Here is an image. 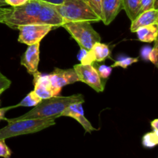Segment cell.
Wrapping results in <instances>:
<instances>
[{
	"label": "cell",
	"mask_w": 158,
	"mask_h": 158,
	"mask_svg": "<svg viewBox=\"0 0 158 158\" xmlns=\"http://www.w3.org/2000/svg\"><path fill=\"white\" fill-rule=\"evenodd\" d=\"M84 97L80 94H73L68 97H59L54 96L51 98L42 100L40 103L34 106L33 109L29 110L26 114L12 119H7L5 117L4 120L7 122H13L20 120L36 118H49L60 117L61 113L69 105L76 103H84Z\"/></svg>",
	"instance_id": "1"
},
{
	"label": "cell",
	"mask_w": 158,
	"mask_h": 158,
	"mask_svg": "<svg viewBox=\"0 0 158 158\" xmlns=\"http://www.w3.org/2000/svg\"><path fill=\"white\" fill-rule=\"evenodd\" d=\"M40 43L28 46L27 49L21 56L22 66L26 67L27 72L32 75L38 71L40 63Z\"/></svg>",
	"instance_id": "12"
},
{
	"label": "cell",
	"mask_w": 158,
	"mask_h": 158,
	"mask_svg": "<svg viewBox=\"0 0 158 158\" xmlns=\"http://www.w3.org/2000/svg\"><path fill=\"white\" fill-rule=\"evenodd\" d=\"M151 125L153 128V131H158V120L157 119H155V120H152L151 123Z\"/></svg>",
	"instance_id": "32"
},
{
	"label": "cell",
	"mask_w": 158,
	"mask_h": 158,
	"mask_svg": "<svg viewBox=\"0 0 158 158\" xmlns=\"http://www.w3.org/2000/svg\"><path fill=\"white\" fill-rule=\"evenodd\" d=\"M148 60L151 62L156 67L158 66V47H157V40L154 41V47L151 49V52L148 54Z\"/></svg>",
	"instance_id": "22"
},
{
	"label": "cell",
	"mask_w": 158,
	"mask_h": 158,
	"mask_svg": "<svg viewBox=\"0 0 158 158\" xmlns=\"http://www.w3.org/2000/svg\"><path fill=\"white\" fill-rule=\"evenodd\" d=\"M60 117H68L73 118L77 120L83 127L86 133H91L97 131L90 123V122L86 118L84 115V110L83 108V103H76L68 106L60 114Z\"/></svg>",
	"instance_id": "11"
},
{
	"label": "cell",
	"mask_w": 158,
	"mask_h": 158,
	"mask_svg": "<svg viewBox=\"0 0 158 158\" xmlns=\"http://www.w3.org/2000/svg\"><path fill=\"white\" fill-rule=\"evenodd\" d=\"M41 101L42 99L39 97L38 95L32 90L19 103L15 105V106L16 107L18 106H35Z\"/></svg>",
	"instance_id": "18"
},
{
	"label": "cell",
	"mask_w": 158,
	"mask_h": 158,
	"mask_svg": "<svg viewBox=\"0 0 158 158\" xmlns=\"http://www.w3.org/2000/svg\"><path fill=\"white\" fill-rule=\"evenodd\" d=\"M29 1V0H4V2L6 6H10L14 8L23 6Z\"/></svg>",
	"instance_id": "27"
},
{
	"label": "cell",
	"mask_w": 158,
	"mask_h": 158,
	"mask_svg": "<svg viewBox=\"0 0 158 158\" xmlns=\"http://www.w3.org/2000/svg\"><path fill=\"white\" fill-rule=\"evenodd\" d=\"M142 143L144 148H152L158 143V131H151L147 133L142 139Z\"/></svg>",
	"instance_id": "19"
},
{
	"label": "cell",
	"mask_w": 158,
	"mask_h": 158,
	"mask_svg": "<svg viewBox=\"0 0 158 158\" xmlns=\"http://www.w3.org/2000/svg\"><path fill=\"white\" fill-rule=\"evenodd\" d=\"M158 23V10L157 9H151L139 14L132 21L131 26V31L136 32L140 27Z\"/></svg>",
	"instance_id": "15"
},
{
	"label": "cell",
	"mask_w": 158,
	"mask_h": 158,
	"mask_svg": "<svg viewBox=\"0 0 158 158\" xmlns=\"http://www.w3.org/2000/svg\"><path fill=\"white\" fill-rule=\"evenodd\" d=\"M40 1L43 2L48 3L50 5H60L63 3L64 0H40Z\"/></svg>",
	"instance_id": "31"
},
{
	"label": "cell",
	"mask_w": 158,
	"mask_h": 158,
	"mask_svg": "<svg viewBox=\"0 0 158 158\" xmlns=\"http://www.w3.org/2000/svg\"><path fill=\"white\" fill-rule=\"evenodd\" d=\"M56 118H36L8 122L7 126L0 129V140H6L20 135L34 134L56 124Z\"/></svg>",
	"instance_id": "3"
},
{
	"label": "cell",
	"mask_w": 158,
	"mask_h": 158,
	"mask_svg": "<svg viewBox=\"0 0 158 158\" xmlns=\"http://www.w3.org/2000/svg\"><path fill=\"white\" fill-rule=\"evenodd\" d=\"M121 9H123V0H103L101 21L108 26L115 19Z\"/></svg>",
	"instance_id": "14"
},
{
	"label": "cell",
	"mask_w": 158,
	"mask_h": 158,
	"mask_svg": "<svg viewBox=\"0 0 158 158\" xmlns=\"http://www.w3.org/2000/svg\"><path fill=\"white\" fill-rule=\"evenodd\" d=\"M89 4L94 9V12L99 15L100 19L102 20V10H101V5L103 0H87Z\"/></svg>",
	"instance_id": "25"
},
{
	"label": "cell",
	"mask_w": 158,
	"mask_h": 158,
	"mask_svg": "<svg viewBox=\"0 0 158 158\" xmlns=\"http://www.w3.org/2000/svg\"><path fill=\"white\" fill-rule=\"evenodd\" d=\"M16 107L15 106H7V107L5 108H0V120H4L5 119V114L7 110H9V109H12V108Z\"/></svg>",
	"instance_id": "29"
},
{
	"label": "cell",
	"mask_w": 158,
	"mask_h": 158,
	"mask_svg": "<svg viewBox=\"0 0 158 158\" xmlns=\"http://www.w3.org/2000/svg\"><path fill=\"white\" fill-rule=\"evenodd\" d=\"M49 77L55 96L60 94L63 86L79 81V78L73 68L66 69L55 68Z\"/></svg>",
	"instance_id": "8"
},
{
	"label": "cell",
	"mask_w": 158,
	"mask_h": 158,
	"mask_svg": "<svg viewBox=\"0 0 158 158\" xmlns=\"http://www.w3.org/2000/svg\"><path fill=\"white\" fill-rule=\"evenodd\" d=\"M11 82L10 80L7 78L5 75H3L0 71V89H5L6 90L9 89L11 86Z\"/></svg>",
	"instance_id": "26"
},
{
	"label": "cell",
	"mask_w": 158,
	"mask_h": 158,
	"mask_svg": "<svg viewBox=\"0 0 158 158\" xmlns=\"http://www.w3.org/2000/svg\"><path fill=\"white\" fill-rule=\"evenodd\" d=\"M139 58L138 57H124V58H121L120 60H117L114 62L113 65H111V67H121L123 69H127L128 66L134 64V63H137L138 62Z\"/></svg>",
	"instance_id": "20"
},
{
	"label": "cell",
	"mask_w": 158,
	"mask_h": 158,
	"mask_svg": "<svg viewBox=\"0 0 158 158\" xmlns=\"http://www.w3.org/2000/svg\"><path fill=\"white\" fill-rule=\"evenodd\" d=\"M6 140H0V157L10 158L12 151L6 145Z\"/></svg>",
	"instance_id": "24"
},
{
	"label": "cell",
	"mask_w": 158,
	"mask_h": 158,
	"mask_svg": "<svg viewBox=\"0 0 158 158\" xmlns=\"http://www.w3.org/2000/svg\"><path fill=\"white\" fill-rule=\"evenodd\" d=\"M54 29L53 26L49 25L28 24L19 26V30L18 41L27 46L40 43L41 40Z\"/></svg>",
	"instance_id": "6"
},
{
	"label": "cell",
	"mask_w": 158,
	"mask_h": 158,
	"mask_svg": "<svg viewBox=\"0 0 158 158\" xmlns=\"http://www.w3.org/2000/svg\"><path fill=\"white\" fill-rule=\"evenodd\" d=\"M34 77V92L38 95L42 100L51 98L54 97L53 89L51 86L49 75H43L39 71L32 74Z\"/></svg>",
	"instance_id": "13"
},
{
	"label": "cell",
	"mask_w": 158,
	"mask_h": 158,
	"mask_svg": "<svg viewBox=\"0 0 158 158\" xmlns=\"http://www.w3.org/2000/svg\"><path fill=\"white\" fill-rule=\"evenodd\" d=\"M137 38L143 43H153L157 39L158 27L157 24L140 27L136 31Z\"/></svg>",
	"instance_id": "16"
},
{
	"label": "cell",
	"mask_w": 158,
	"mask_h": 158,
	"mask_svg": "<svg viewBox=\"0 0 158 158\" xmlns=\"http://www.w3.org/2000/svg\"><path fill=\"white\" fill-rule=\"evenodd\" d=\"M151 47H149V46H147V47H143V49H142L141 55H142V56H143V58L144 59V60H148V54H149V52H151Z\"/></svg>",
	"instance_id": "30"
},
{
	"label": "cell",
	"mask_w": 158,
	"mask_h": 158,
	"mask_svg": "<svg viewBox=\"0 0 158 158\" xmlns=\"http://www.w3.org/2000/svg\"><path fill=\"white\" fill-rule=\"evenodd\" d=\"M157 0H140V13L151 9H157Z\"/></svg>",
	"instance_id": "21"
},
{
	"label": "cell",
	"mask_w": 158,
	"mask_h": 158,
	"mask_svg": "<svg viewBox=\"0 0 158 158\" xmlns=\"http://www.w3.org/2000/svg\"><path fill=\"white\" fill-rule=\"evenodd\" d=\"M35 24L49 25L54 28H58L64 25L65 21L52 5L44 2Z\"/></svg>",
	"instance_id": "10"
},
{
	"label": "cell",
	"mask_w": 158,
	"mask_h": 158,
	"mask_svg": "<svg viewBox=\"0 0 158 158\" xmlns=\"http://www.w3.org/2000/svg\"><path fill=\"white\" fill-rule=\"evenodd\" d=\"M5 91V89H0V96L2 95V94L3 92H4Z\"/></svg>",
	"instance_id": "34"
},
{
	"label": "cell",
	"mask_w": 158,
	"mask_h": 158,
	"mask_svg": "<svg viewBox=\"0 0 158 158\" xmlns=\"http://www.w3.org/2000/svg\"><path fill=\"white\" fill-rule=\"evenodd\" d=\"M112 69L113 68L111 66H106V65H100V66H99L98 69H97V70L100 78L107 79L109 78L111 73H112Z\"/></svg>",
	"instance_id": "23"
},
{
	"label": "cell",
	"mask_w": 158,
	"mask_h": 158,
	"mask_svg": "<svg viewBox=\"0 0 158 158\" xmlns=\"http://www.w3.org/2000/svg\"><path fill=\"white\" fill-rule=\"evenodd\" d=\"M65 23L74 22L97 23L101 21L87 0H64L60 5H52Z\"/></svg>",
	"instance_id": "2"
},
{
	"label": "cell",
	"mask_w": 158,
	"mask_h": 158,
	"mask_svg": "<svg viewBox=\"0 0 158 158\" xmlns=\"http://www.w3.org/2000/svg\"><path fill=\"white\" fill-rule=\"evenodd\" d=\"M12 8H6L4 6H0V23H2L6 17L10 13Z\"/></svg>",
	"instance_id": "28"
},
{
	"label": "cell",
	"mask_w": 158,
	"mask_h": 158,
	"mask_svg": "<svg viewBox=\"0 0 158 158\" xmlns=\"http://www.w3.org/2000/svg\"><path fill=\"white\" fill-rule=\"evenodd\" d=\"M6 6L4 2V0H0V6Z\"/></svg>",
	"instance_id": "33"
},
{
	"label": "cell",
	"mask_w": 158,
	"mask_h": 158,
	"mask_svg": "<svg viewBox=\"0 0 158 158\" xmlns=\"http://www.w3.org/2000/svg\"><path fill=\"white\" fill-rule=\"evenodd\" d=\"M62 26L76 40L81 49L89 50L96 43L101 41L100 34L93 28L89 22L67 23Z\"/></svg>",
	"instance_id": "5"
},
{
	"label": "cell",
	"mask_w": 158,
	"mask_h": 158,
	"mask_svg": "<svg viewBox=\"0 0 158 158\" xmlns=\"http://www.w3.org/2000/svg\"><path fill=\"white\" fill-rule=\"evenodd\" d=\"M110 56V49L109 46L100 42L96 43L89 50L81 49L80 60L81 64L89 65L94 63H101Z\"/></svg>",
	"instance_id": "9"
},
{
	"label": "cell",
	"mask_w": 158,
	"mask_h": 158,
	"mask_svg": "<svg viewBox=\"0 0 158 158\" xmlns=\"http://www.w3.org/2000/svg\"><path fill=\"white\" fill-rule=\"evenodd\" d=\"M123 9L133 21L140 13V0H123Z\"/></svg>",
	"instance_id": "17"
},
{
	"label": "cell",
	"mask_w": 158,
	"mask_h": 158,
	"mask_svg": "<svg viewBox=\"0 0 158 158\" xmlns=\"http://www.w3.org/2000/svg\"><path fill=\"white\" fill-rule=\"evenodd\" d=\"M73 69L79 78V81L86 83L96 92L101 93L104 90V83L99 76L97 68L93 64H77Z\"/></svg>",
	"instance_id": "7"
},
{
	"label": "cell",
	"mask_w": 158,
	"mask_h": 158,
	"mask_svg": "<svg viewBox=\"0 0 158 158\" xmlns=\"http://www.w3.org/2000/svg\"><path fill=\"white\" fill-rule=\"evenodd\" d=\"M43 5L44 2L40 0H29L23 6L12 8L2 23L12 29H17L20 26L35 24Z\"/></svg>",
	"instance_id": "4"
}]
</instances>
